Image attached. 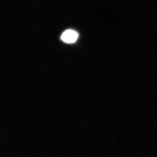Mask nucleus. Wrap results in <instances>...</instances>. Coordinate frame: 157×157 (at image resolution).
Segmentation results:
<instances>
[{"mask_svg":"<svg viewBox=\"0 0 157 157\" xmlns=\"http://www.w3.org/2000/svg\"><path fill=\"white\" fill-rule=\"evenodd\" d=\"M78 37V33L76 31L73 30H67L62 33L61 39L63 42L71 44L76 42Z\"/></svg>","mask_w":157,"mask_h":157,"instance_id":"1","label":"nucleus"}]
</instances>
